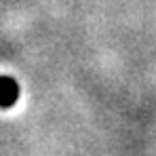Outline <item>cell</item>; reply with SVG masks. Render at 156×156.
I'll return each instance as SVG.
<instances>
[{
	"instance_id": "obj_1",
	"label": "cell",
	"mask_w": 156,
	"mask_h": 156,
	"mask_svg": "<svg viewBox=\"0 0 156 156\" xmlns=\"http://www.w3.org/2000/svg\"><path fill=\"white\" fill-rule=\"evenodd\" d=\"M19 99V84L11 76H0V108H11Z\"/></svg>"
}]
</instances>
